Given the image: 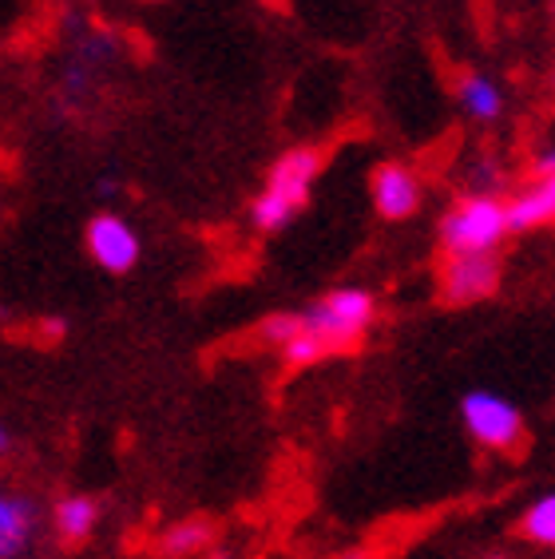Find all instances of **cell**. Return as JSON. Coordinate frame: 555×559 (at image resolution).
<instances>
[{
    "label": "cell",
    "instance_id": "obj_15",
    "mask_svg": "<svg viewBox=\"0 0 555 559\" xmlns=\"http://www.w3.org/2000/svg\"><path fill=\"white\" fill-rule=\"evenodd\" d=\"M298 322H302V318H298ZM278 354H282V361H286L290 369H306V366H314V361H321V357H326V349H321V345L314 342L306 330H298V334L278 349Z\"/></svg>",
    "mask_w": 555,
    "mask_h": 559
},
{
    "label": "cell",
    "instance_id": "obj_18",
    "mask_svg": "<svg viewBox=\"0 0 555 559\" xmlns=\"http://www.w3.org/2000/svg\"><path fill=\"white\" fill-rule=\"evenodd\" d=\"M532 179H555V151H552V147L535 151V159H532Z\"/></svg>",
    "mask_w": 555,
    "mask_h": 559
},
{
    "label": "cell",
    "instance_id": "obj_19",
    "mask_svg": "<svg viewBox=\"0 0 555 559\" xmlns=\"http://www.w3.org/2000/svg\"><path fill=\"white\" fill-rule=\"evenodd\" d=\"M12 449V437H9V429H4V425H0V456H4V452Z\"/></svg>",
    "mask_w": 555,
    "mask_h": 559
},
{
    "label": "cell",
    "instance_id": "obj_2",
    "mask_svg": "<svg viewBox=\"0 0 555 559\" xmlns=\"http://www.w3.org/2000/svg\"><path fill=\"white\" fill-rule=\"evenodd\" d=\"M302 330L330 354H350L362 345V337L369 334V325L377 318V298L362 286H338V290L321 294L318 301H310L306 310H298Z\"/></svg>",
    "mask_w": 555,
    "mask_h": 559
},
{
    "label": "cell",
    "instance_id": "obj_10",
    "mask_svg": "<svg viewBox=\"0 0 555 559\" xmlns=\"http://www.w3.org/2000/svg\"><path fill=\"white\" fill-rule=\"evenodd\" d=\"M36 527V508L28 496L0 488V559H16L28 548Z\"/></svg>",
    "mask_w": 555,
    "mask_h": 559
},
{
    "label": "cell",
    "instance_id": "obj_17",
    "mask_svg": "<svg viewBox=\"0 0 555 559\" xmlns=\"http://www.w3.org/2000/svg\"><path fill=\"white\" fill-rule=\"evenodd\" d=\"M504 187V175L500 167H492V163H481L476 171H472V183H469V194H496Z\"/></svg>",
    "mask_w": 555,
    "mask_h": 559
},
{
    "label": "cell",
    "instance_id": "obj_6",
    "mask_svg": "<svg viewBox=\"0 0 555 559\" xmlns=\"http://www.w3.org/2000/svg\"><path fill=\"white\" fill-rule=\"evenodd\" d=\"M116 36L111 33H84L75 36L72 56H68L64 75H60V96L72 99V108H80L92 92L99 87V75L116 60Z\"/></svg>",
    "mask_w": 555,
    "mask_h": 559
},
{
    "label": "cell",
    "instance_id": "obj_20",
    "mask_svg": "<svg viewBox=\"0 0 555 559\" xmlns=\"http://www.w3.org/2000/svg\"><path fill=\"white\" fill-rule=\"evenodd\" d=\"M488 559H508V556H488Z\"/></svg>",
    "mask_w": 555,
    "mask_h": 559
},
{
    "label": "cell",
    "instance_id": "obj_5",
    "mask_svg": "<svg viewBox=\"0 0 555 559\" xmlns=\"http://www.w3.org/2000/svg\"><path fill=\"white\" fill-rule=\"evenodd\" d=\"M500 290V254H445L440 298L449 306H472Z\"/></svg>",
    "mask_w": 555,
    "mask_h": 559
},
{
    "label": "cell",
    "instance_id": "obj_3",
    "mask_svg": "<svg viewBox=\"0 0 555 559\" xmlns=\"http://www.w3.org/2000/svg\"><path fill=\"white\" fill-rule=\"evenodd\" d=\"M508 238L504 199L496 194H464L440 218V250L445 254H496Z\"/></svg>",
    "mask_w": 555,
    "mask_h": 559
},
{
    "label": "cell",
    "instance_id": "obj_1",
    "mask_svg": "<svg viewBox=\"0 0 555 559\" xmlns=\"http://www.w3.org/2000/svg\"><path fill=\"white\" fill-rule=\"evenodd\" d=\"M321 175V151L314 147H294L286 155H278L274 167L267 171V187L250 206V223L262 235H278L286 230L298 211L310 203V191Z\"/></svg>",
    "mask_w": 555,
    "mask_h": 559
},
{
    "label": "cell",
    "instance_id": "obj_4",
    "mask_svg": "<svg viewBox=\"0 0 555 559\" xmlns=\"http://www.w3.org/2000/svg\"><path fill=\"white\" fill-rule=\"evenodd\" d=\"M460 420L469 437L481 449L492 452H516L523 449V437H528V425H523V413L516 409L512 401L492 393V389H472L460 401Z\"/></svg>",
    "mask_w": 555,
    "mask_h": 559
},
{
    "label": "cell",
    "instance_id": "obj_9",
    "mask_svg": "<svg viewBox=\"0 0 555 559\" xmlns=\"http://www.w3.org/2000/svg\"><path fill=\"white\" fill-rule=\"evenodd\" d=\"M555 218V179H532L528 187L504 199V223H508V235H532V230H544Z\"/></svg>",
    "mask_w": 555,
    "mask_h": 559
},
{
    "label": "cell",
    "instance_id": "obj_8",
    "mask_svg": "<svg viewBox=\"0 0 555 559\" xmlns=\"http://www.w3.org/2000/svg\"><path fill=\"white\" fill-rule=\"evenodd\" d=\"M369 191H374V206L385 223H409L425 203L421 175L405 163H381L369 179Z\"/></svg>",
    "mask_w": 555,
    "mask_h": 559
},
{
    "label": "cell",
    "instance_id": "obj_13",
    "mask_svg": "<svg viewBox=\"0 0 555 559\" xmlns=\"http://www.w3.org/2000/svg\"><path fill=\"white\" fill-rule=\"evenodd\" d=\"M211 524L206 520H179L175 527H167V536H163V556L172 559H187L194 551H203L211 544Z\"/></svg>",
    "mask_w": 555,
    "mask_h": 559
},
{
    "label": "cell",
    "instance_id": "obj_7",
    "mask_svg": "<svg viewBox=\"0 0 555 559\" xmlns=\"http://www.w3.org/2000/svg\"><path fill=\"white\" fill-rule=\"evenodd\" d=\"M87 254L99 270L107 274H128L135 270L139 254H143V242H139V230L119 215V211H99L92 223H87Z\"/></svg>",
    "mask_w": 555,
    "mask_h": 559
},
{
    "label": "cell",
    "instance_id": "obj_12",
    "mask_svg": "<svg viewBox=\"0 0 555 559\" xmlns=\"http://www.w3.org/2000/svg\"><path fill=\"white\" fill-rule=\"evenodd\" d=\"M52 524L64 544H84L99 524V504L92 496H64L52 512Z\"/></svg>",
    "mask_w": 555,
    "mask_h": 559
},
{
    "label": "cell",
    "instance_id": "obj_14",
    "mask_svg": "<svg viewBox=\"0 0 555 559\" xmlns=\"http://www.w3.org/2000/svg\"><path fill=\"white\" fill-rule=\"evenodd\" d=\"M520 532H523V539H532L540 548H552L555 544V496L552 492L528 504V512H523V520H520Z\"/></svg>",
    "mask_w": 555,
    "mask_h": 559
},
{
    "label": "cell",
    "instance_id": "obj_16",
    "mask_svg": "<svg viewBox=\"0 0 555 559\" xmlns=\"http://www.w3.org/2000/svg\"><path fill=\"white\" fill-rule=\"evenodd\" d=\"M298 330H302L298 313L282 310V313H270V318H262V325H258V337H262L267 345H274V349H282V345L298 334Z\"/></svg>",
    "mask_w": 555,
    "mask_h": 559
},
{
    "label": "cell",
    "instance_id": "obj_11",
    "mask_svg": "<svg viewBox=\"0 0 555 559\" xmlns=\"http://www.w3.org/2000/svg\"><path fill=\"white\" fill-rule=\"evenodd\" d=\"M457 99L464 116L476 119V123H496L504 116V87L488 72H460Z\"/></svg>",
    "mask_w": 555,
    "mask_h": 559
}]
</instances>
